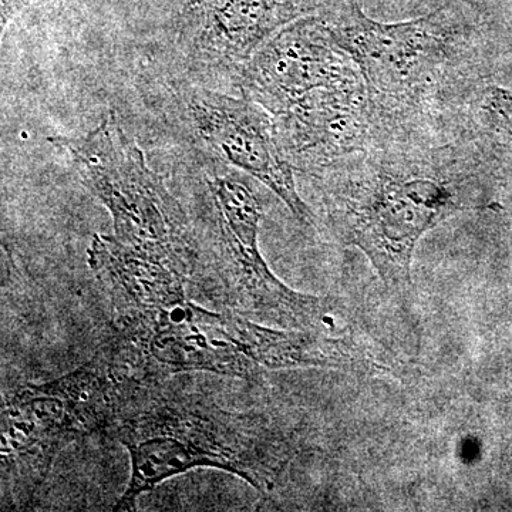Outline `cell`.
<instances>
[{
	"label": "cell",
	"mask_w": 512,
	"mask_h": 512,
	"mask_svg": "<svg viewBox=\"0 0 512 512\" xmlns=\"http://www.w3.org/2000/svg\"><path fill=\"white\" fill-rule=\"evenodd\" d=\"M109 431L131 463L114 511L136 510L140 495L192 468H218L269 493L293 456L292 440L271 420L224 409L174 376L141 384Z\"/></svg>",
	"instance_id": "6da1fadb"
},
{
	"label": "cell",
	"mask_w": 512,
	"mask_h": 512,
	"mask_svg": "<svg viewBox=\"0 0 512 512\" xmlns=\"http://www.w3.org/2000/svg\"><path fill=\"white\" fill-rule=\"evenodd\" d=\"M89 265L109 295L117 336L158 377L208 372L255 380L261 325L188 301L187 279L114 237L94 235Z\"/></svg>",
	"instance_id": "7a4b0ae2"
},
{
	"label": "cell",
	"mask_w": 512,
	"mask_h": 512,
	"mask_svg": "<svg viewBox=\"0 0 512 512\" xmlns=\"http://www.w3.org/2000/svg\"><path fill=\"white\" fill-rule=\"evenodd\" d=\"M448 151L382 140L316 175L325 184L330 225L359 248L387 288L412 284L421 237L463 208V175Z\"/></svg>",
	"instance_id": "3957f363"
},
{
	"label": "cell",
	"mask_w": 512,
	"mask_h": 512,
	"mask_svg": "<svg viewBox=\"0 0 512 512\" xmlns=\"http://www.w3.org/2000/svg\"><path fill=\"white\" fill-rule=\"evenodd\" d=\"M150 375L119 338L79 369L29 384L2 406V484L29 503L60 450L74 439L109 431L124 403Z\"/></svg>",
	"instance_id": "277c9868"
},
{
	"label": "cell",
	"mask_w": 512,
	"mask_h": 512,
	"mask_svg": "<svg viewBox=\"0 0 512 512\" xmlns=\"http://www.w3.org/2000/svg\"><path fill=\"white\" fill-rule=\"evenodd\" d=\"M72 157L86 187L109 210L114 238L137 254L156 259L188 282L197 268L195 234L183 205L164 178L151 170L143 151L110 111L80 137H50Z\"/></svg>",
	"instance_id": "5b68a950"
},
{
	"label": "cell",
	"mask_w": 512,
	"mask_h": 512,
	"mask_svg": "<svg viewBox=\"0 0 512 512\" xmlns=\"http://www.w3.org/2000/svg\"><path fill=\"white\" fill-rule=\"evenodd\" d=\"M208 191L207 247L198 248L190 282L224 311L286 329L312 328L323 303L282 284L259 251L264 208L244 175L214 170L205 177Z\"/></svg>",
	"instance_id": "8992f818"
},
{
	"label": "cell",
	"mask_w": 512,
	"mask_h": 512,
	"mask_svg": "<svg viewBox=\"0 0 512 512\" xmlns=\"http://www.w3.org/2000/svg\"><path fill=\"white\" fill-rule=\"evenodd\" d=\"M323 18L384 116L417 106L439 83L453 55V30L441 10L383 23L370 19L356 0H346Z\"/></svg>",
	"instance_id": "52a82bcc"
},
{
	"label": "cell",
	"mask_w": 512,
	"mask_h": 512,
	"mask_svg": "<svg viewBox=\"0 0 512 512\" xmlns=\"http://www.w3.org/2000/svg\"><path fill=\"white\" fill-rule=\"evenodd\" d=\"M183 104L195 136L215 156L268 187L296 220L312 224V211L299 195L295 168L268 110L247 96L231 97L202 87L185 90Z\"/></svg>",
	"instance_id": "ba28073f"
},
{
	"label": "cell",
	"mask_w": 512,
	"mask_h": 512,
	"mask_svg": "<svg viewBox=\"0 0 512 512\" xmlns=\"http://www.w3.org/2000/svg\"><path fill=\"white\" fill-rule=\"evenodd\" d=\"M322 16H301L275 33L239 70V86L274 117L308 94L359 76Z\"/></svg>",
	"instance_id": "9c48e42d"
},
{
	"label": "cell",
	"mask_w": 512,
	"mask_h": 512,
	"mask_svg": "<svg viewBox=\"0 0 512 512\" xmlns=\"http://www.w3.org/2000/svg\"><path fill=\"white\" fill-rule=\"evenodd\" d=\"M383 117L359 74L308 94L274 119L293 168L318 175L336 161L382 141Z\"/></svg>",
	"instance_id": "30bf717a"
},
{
	"label": "cell",
	"mask_w": 512,
	"mask_h": 512,
	"mask_svg": "<svg viewBox=\"0 0 512 512\" xmlns=\"http://www.w3.org/2000/svg\"><path fill=\"white\" fill-rule=\"evenodd\" d=\"M293 0H211L195 12V59L212 67L241 70L278 30L303 16Z\"/></svg>",
	"instance_id": "8fae6325"
},
{
	"label": "cell",
	"mask_w": 512,
	"mask_h": 512,
	"mask_svg": "<svg viewBox=\"0 0 512 512\" xmlns=\"http://www.w3.org/2000/svg\"><path fill=\"white\" fill-rule=\"evenodd\" d=\"M478 114L491 134L512 144V90L487 87L481 96Z\"/></svg>",
	"instance_id": "7c38bea8"
},
{
	"label": "cell",
	"mask_w": 512,
	"mask_h": 512,
	"mask_svg": "<svg viewBox=\"0 0 512 512\" xmlns=\"http://www.w3.org/2000/svg\"><path fill=\"white\" fill-rule=\"evenodd\" d=\"M26 3H28V0H2V25L5 26L10 18H12L22 6H25Z\"/></svg>",
	"instance_id": "4fadbf2b"
},
{
	"label": "cell",
	"mask_w": 512,
	"mask_h": 512,
	"mask_svg": "<svg viewBox=\"0 0 512 512\" xmlns=\"http://www.w3.org/2000/svg\"><path fill=\"white\" fill-rule=\"evenodd\" d=\"M208 2H211V0H181L185 12L188 13L198 12V10H200L202 6L207 5Z\"/></svg>",
	"instance_id": "5bb4252c"
}]
</instances>
